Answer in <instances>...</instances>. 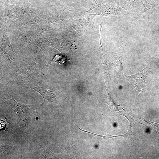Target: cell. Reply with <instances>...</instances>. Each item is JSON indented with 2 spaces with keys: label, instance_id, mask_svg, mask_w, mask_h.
Wrapping results in <instances>:
<instances>
[{
  "label": "cell",
  "instance_id": "5b68a950",
  "mask_svg": "<svg viewBox=\"0 0 159 159\" xmlns=\"http://www.w3.org/2000/svg\"><path fill=\"white\" fill-rule=\"evenodd\" d=\"M74 124L76 125V126L77 127L79 128V129H80L82 131L84 132H86L87 133L93 134L94 135H96L97 136H98L100 137L103 138H104V139H108L112 138L119 137H122L125 138H129V139H130L132 138V136L133 135V132H131V131L130 128V129H129L128 131L126 133H125V134L123 135H117V136L112 135H97L95 133H92V132L87 131L85 130H83L81 129L80 128H79V127H78L75 124V123H74Z\"/></svg>",
  "mask_w": 159,
  "mask_h": 159
},
{
  "label": "cell",
  "instance_id": "52a82bcc",
  "mask_svg": "<svg viewBox=\"0 0 159 159\" xmlns=\"http://www.w3.org/2000/svg\"><path fill=\"white\" fill-rule=\"evenodd\" d=\"M66 58L64 56L61 54H57L53 58L50 64L56 63L59 64H64L66 61Z\"/></svg>",
  "mask_w": 159,
  "mask_h": 159
},
{
  "label": "cell",
  "instance_id": "9c48e42d",
  "mask_svg": "<svg viewBox=\"0 0 159 159\" xmlns=\"http://www.w3.org/2000/svg\"><path fill=\"white\" fill-rule=\"evenodd\" d=\"M154 125L159 128V124L150 122Z\"/></svg>",
  "mask_w": 159,
  "mask_h": 159
},
{
  "label": "cell",
  "instance_id": "3957f363",
  "mask_svg": "<svg viewBox=\"0 0 159 159\" xmlns=\"http://www.w3.org/2000/svg\"><path fill=\"white\" fill-rule=\"evenodd\" d=\"M144 69L134 75H123L124 79L128 81L134 87L136 95L138 97L143 92L146 84V76Z\"/></svg>",
  "mask_w": 159,
  "mask_h": 159
},
{
  "label": "cell",
  "instance_id": "30bf717a",
  "mask_svg": "<svg viewBox=\"0 0 159 159\" xmlns=\"http://www.w3.org/2000/svg\"><path fill=\"white\" fill-rule=\"evenodd\" d=\"M8 1H9V2H11L12 1V0H7Z\"/></svg>",
  "mask_w": 159,
  "mask_h": 159
},
{
  "label": "cell",
  "instance_id": "6da1fadb",
  "mask_svg": "<svg viewBox=\"0 0 159 159\" xmlns=\"http://www.w3.org/2000/svg\"><path fill=\"white\" fill-rule=\"evenodd\" d=\"M17 69L16 76L17 83L21 87L30 88L42 97L44 105L57 100L56 96L46 82L44 73L35 63L26 62Z\"/></svg>",
  "mask_w": 159,
  "mask_h": 159
},
{
  "label": "cell",
  "instance_id": "ba28073f",
  "mask_svg": "<svg viewBox=\"0 0 159 159\" xmlns=\"http://www.w3.org/2000/svg\"><path fill=\"white\" fill-rule=\"evenodd\" d=\"M106 102L109 105V108L112 110L113 111H115L119 112V113L120 114V111L118 110L117 106L114 103L111 97L109 96L108 94L106 95Z\"/></svg>",
  "mask_w": 159,
  "mask_h": 159
},
{
  "label": "cell",
  "instance_id": "7a4b0ae2",
  "mask_svg": "<svg viewBox=\"0 0 159 159\" xmlns=\"http://www.w3.org/2000/svg\"><path fill=\"white\" fill-rule=\"evenodd\" d=\"M8 106L9 111L17 121L25 127H28L30 122L37 116L40 109L42 106L38 105H28L17 102L11 94L4 100Z\"/></svg>",
  "mask_w": 159,
  "mask_h": 159
},
{
  "label": "cell",
  "instance_id": "8992f818",
  "mask_svg": "<svg viewBox=\"0 0 159 159\" xmlns=\"http://www.w3.org/2000/svg\"><path fill=\"white\" fill-rule=\"evenodd\" d=\"M13 146L11 143H4L0 147L1 155L4 156L8 154Z\"/></svg>",
  "mask_w": 159,
  "mask_h": 159
},
{
  "label": "cell",
  "instance_id": "277c9868",
  "mask_svg": "<svg viewBox=\"0 0 159 159\" xmlns=\"http://www.w3.org/2000/svg\"><path fill=\"white\" fill-rule=\"evenodd\" d=\"M8 35H5L1 42V52L6 61L12 63L15 61L17 56L15 54L10 43Z\"/></svg>",
  "mask_w": 159,
  "mask_h": 159
}]
</instances>
